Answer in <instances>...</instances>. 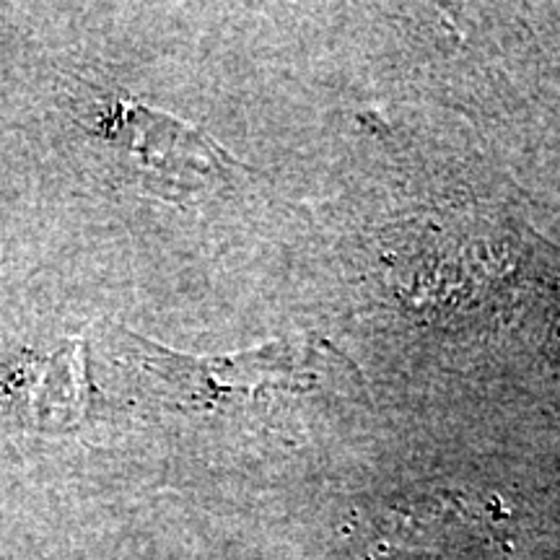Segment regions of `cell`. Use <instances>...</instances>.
I'll return each mask as SVG.
<instances>
[{"instance_id":"cell-1","label":"cell","mask_w":560,"mask_h":560,"mask_svg":"<svg viewBox=\"0 0 560 560\" xmlns=\"http://www.w3.org/2000/svg\"><path fill=\"white\" fill-rule=\"evenodd\" d=\"M128 340L132 359L159 376L174 400L190 408H221L234 395H257L265 387L299 389L317 380L314 348L306 346H268L236 359H190L132 332Z\"/></svg>"},{"instance_id":"cell-2","label":"cell","mask_w":560,"mask_h":560,"mask_svg":"<svg viewBox=\"0 0 560 560\" xmlns=\"http://www.w3.org/2000/svg\"><path fill=\"white\" fill-rule=\"evenodd\" d=\"M100 130L128 151L151 190L192 195L229 179L236 161L190 125L153 112L138 102L115 100L102 109Z\"/></svg>"}]
</instances>
